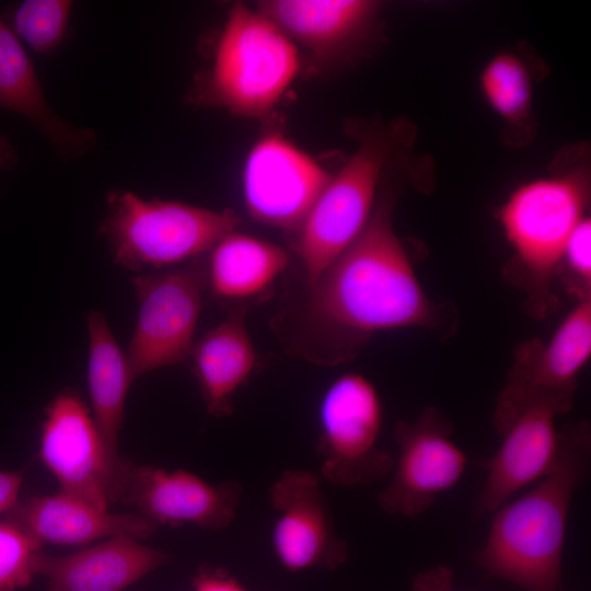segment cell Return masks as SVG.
Instances as JSON below:
<instances>
[{"label":"cell","instance_id":"obj_1","mask_svg":"<svg viewBox=\"0 0 591 591\" xmlns=\"http://www.w3.org/2000/svg\"><path fill=\"white\" fill-rule=\"evenodd\" d=\"M395 197L381 183L362 232L308 286L293 312L289 337L310 361H349L383 331L418 327L448 335L455 328L454 309L430 300L394 230Z\"/></svg>","mask_w":591,"mask_h":591},{"label":"cell","instance_id":"obj_2","mask_svg":"<svg viewBox=\"0 0 591 591\" xmlns=\"http://www.w3.org/2000/svg\"><path fill=\"white\" fill-rule=\"evenodd\" d=\"M591 466L587 421L560 430L555 467L521 497L494 512L475 563L524 591H563V553L570 506Z\"/></svg>","mask_w":591,"mask_h":591},{"label":"cell","instance_id":"obj_3","mask_svg":"<svg viewBox=\"0 0 591 591\" xmlns=\"http://www.w3.org/2000/svg\"><path fill=\"white\" fill-rule=\"evenodd\" d=\"M300 58L292 40L259 11H229L210 68L189 100L252 118L268 116L293 82Z\"/></svg>","mask_w":591,"mask_h":591},{"label":"cell","instance_id":"obj_4","mask_svg":"<svg viewBox=\"0 0 591 591\" xmlns=\"http://www.w3.org/2000/svg\"><path fill=\"white\" fill-rule=\"evenodd\" d=\"M589 198L587 173L575 171L523 184L498 211L513 251L508 279L526 293L528 310L535 317H544L556 304L552 282L570 234L587 217Z\"/></svg>","mask_w":591,"mask_h":591},{"label":"cell","instance_id":"obj_5","mask_svg":"<svg viewBox=\"0 0 591 591\" xmlns=\"http://www.w3.org/2000/svg\"><path fill=\"white\" fill-rule=\"evenodd\" d=\"M237 223L239 218L229 209L147 200L132 192L114 189L107 195V215L100 232L117 264L141 271L201 257Z\"/></svg>","mask_w":591,"mask_h":591},{"label":"cell","instance_id":"obj_6","mask_svg":"<svg viewBox=\"0 0 591 591\" xmlns=\"http://www.w3.org/2000/svg\"><path fill=\"white\" fill-rule=\"evenodd\" d=\"M397 139L394 127H376L362 135L359 146L332 175L297 231L296 252L306 286L359 236L367 225Z\"/></svg>","mask_w":591,"mask_h":591},{"label":"cell","instance_id":"obj_7","mask_svg":"<svg viewBox=\"0 0 591 591\" xmlns=\"http://www.w3.org/2000/svg\"><path fill=\"white\" fill-rule=\"evenodd\" d=\"M139 311L125 354L132 381L160 368L186 362L208 287L206 260L134 276Z\"/></svg>","mask_w":591,"mask_h":591},{"label":"cell","instance_id":"obj_8","mask_svg":"<svg viewBox=\"0 0 591 591\" xmlns=\"http://www.w3.org/2000/svg\"><path fill=\"white\" fill-rule=\"evenodd\" d=\"M322 476L351 487L389 475L394 456L380 445L383 405L375 385L355 372L341 374L324 392L318 406Z\"/></svg>","mask_w":591,"mask_h":591},{"label":"cell","instance_id":"obj_9","mask_svg":"<svg viewBox=\"0 0 591 591\" xmlns=\"http://www.w3.org/2000/svg\"><path fill=\"white\" fill-rule=\"evenodd\" d=\"M591 357V298L577 300L546 343L530 340L517 350L493 417L498 434L523 406L544 402L560 415L570 410L578 375Z\"/></svg>","mask_w":591,"mask_h":591},{"label":"cell","instance_id":"obj_10","mask_svg":"<svg viewBox=\"0 0 591 591\" xmlns=\"http://www.w3.org/2000/svg\"><path fill=\"white\" fill-rule=\"evenodd\" d=\"M452 436V424L433 407H426L415 420L396 426L398 454L391 480L378 495L384 512L417 518L461 480L468 457Z\"/></svg>","mask_w":591,"mask_h":591},{"label":"cell","instance_id":"obj_11","mask_svg":"<svg viewBox=\"0 0 591 591\" xmlns=\"http://www.w3.org/2000/svg\"><path fill=\"white\" fill-rule=\"evenodd\" d=\"M332 175L279 131H268L244 163V204L256 221L298 231Z\"/></svg>","mask_w":591,"mask_h":591},{"label":"cell","instance_id":"obj_12","mask_svg":"<svg viewBox=\"0 0 591 591\" xmlns=\"http://www.w3.org/2000/svg\"><path fill=\"white\" fill-rule=\"evenodd\" d=\"M241 488L234 482L210 484L185 471H167L123 459L111 502L134 506L157 524H193L220 531L234 519Z\"/></svg>","mask_w":591,"mask_h":591},{"label":"cell","instance_id":"obj_13","mask_svg":"<svg viewBox=\"0 0 591 591\" xmlns=\"http://www.w3.org/2000/svg\"><path fill=\"white\" fill-rule=\"evenodd\" d=\"M39 457L58 480L61 493L108 510L116 470L77 393L63 391L46 407Z\"/></svg>","mask_w":591,"mask_h":591},{"label":"cell","instance_id":"obj_14","mask_svg":"<svg viewBox=\"0 0 591 591\" xmlns=\"http://www.w3.org/2000/svg\"><path fill=\"white\" fill-rule=\"evenodd\" d=\"M269 501L275 511L271 548L286 570L336 569L348 559V545L334 528L315 473L283 472L269 488Z\"/></svg>","mask_w":591,"mask_h":591},{"label":"cell","instance_id":"obj_15","mask_svg":"<svg viewBox=\"0 0 591 591\" xmlns=\"http://www.w3.org/2000/svg\"><path fill=\"white\" fill-rule=\"evenodd\" d=\"M559 415L554 406L533 402L511 418L499 434L500 447L483 463L486 478L475 501V515L494 513L555 467L560 449Z\"/></svg>","mask_w":591,"mask_h":591},{"label":"cell","instance_id":"obj_16","mask_svg":"<svg viewBox=\"0 0 591 591\" xmlns=\"http://www.w3.org/2000/svg\"><path fill=\"white\" fill-rule=\"evenodd\" d=\"M42 545H86L115 536L143 540L159 528L141 513H112L65 493L20 499L5 514Z\"/></svg>","mask_w":591,"mask_h":591},{"label":"cell","instance_id":"obj_17","mask_svg":"<svg viewBox=\"0 0 591 591\" xmlns=\"http://www.w3.org/2000/svg\"><path fill=\"white\" fill-rule=\"evenodd\" d=\"M169 561L161 549L115 536L61 556L40 551L35 575L47 579L48 591H123Z\"/></svg>","mask_w":591,"mask_h":591},{"label":"cell","instance_id":"obj_18","mask_svg":"<svg viewBox=\"0 0 591 591\" xmlns=\"http://www.w3.org/2000/svg\"><path fill=\"white\" fill-rule=\"evenodd\" d=\"M379 4L368 0H269L257 11L313 56L331 60L371 28Z\"/></svg>","mask_w":591,"mask_h":591},{"label":"cell","instance_id":"obj_19","mask_svg":"<svg viewBox=\"0 0 591 591\" xmlns=\"http://www.w3.org/2000/svg\"><path fill=\"white\" fill-rule=\"evenodd\" d=\"M0 108L28 119L65 161L90 152L96 144L91 128L74 126L51 108L32 59L0 18Z\"/></svg>","mask_w":591,"mask_h":591},{"label":"cell","instance_id":"obj_20","mask_svg":"<svg viewBox=\"0 0 591 591\" xmlns=\"http://www.w3.org/2000/svg\"><path fill=\"white\" fill-rule=\"evenodd\" d=\"M244 315L243 308L231 313L195 340L189 352L207 412L216 417L231 414L234 394L256 364Z\"/></svg>","mask_w":591,"mask_h":591},{"label":"cell","instance_id":"obj_21","mask_svg":"<svg viewBox=\"0 0 591 591\" xmlns=\"http://www.w3.org/2000/svg\"><path fill=\"white\" fill-rule=\"evenodd\" d=\"M89 334L88 386L91 416L107 456L116 470L123 461L118 453L119 431L124 420L130 375L126 355L115 340L105 315L96 310L86 316Z\"/></svg>","mask_w":591,"mask_h":591},{"label":"cell","instance_id":"obj_22","mask_svg":"<svg viewBox=\"0 0 591 591\" xmlns=\"http://www.w3.org/2000/svg\"><path fill=\"white\" fill-rule=\"evenodd\" d=\"M288 263L281 246L233 231L210 251L207 285L219 299H250L267 291Z\"/></svg>","mask_w":591,"mask_h":591},{"label":"cell","instance_id":"obj_23","mask_svg":"<svg viewBox=\"0 0 591 591\" xmlns=\"http://www.w3.org/2000/svg\"><path fill=\"white\" fill-rule=\"evenodd\" d=\"M69 0H24L10 4L0 18L38 55H49L63 42L72 9Z\"/></svg>","mask_w":591,"mask_h":591},{"label":"cell","instance_id":"obj_24","mask_svg":"<svg viewBox=\"0 0 591 591\" xmlns=\"http://www.w3.org/2000/svg\"><path fill=\"white\" fill-rule=\"evenodd\" d=\"M480 86L490 107L508 123L519 125L529 117L531 79L525 65L514 55L495 56L483 69Z\"/></svg>","mask_w":591,"mask_h":591},{"label":"cell","instance_id":"obj_25","mask_svg":"<svg viewBox=\"0 0 591 591\" xmlns=\"http://www.w3.org/2000/svg\"><path fill=\"white\" fill-rule=\"evenodd\" d=\"M42 544L12 521H0V591H19L35 575Z\"/></svg>","mask_w":591,"mask_h":591},{"label":"cell","instance_id":"obj_26","mask_svg":"<svg viewBox=\"0 0 591 591\" xmlns=\"http://www.w3.org/2000/svg\"><path fill=\"white\" fill-rule=\"evenodd\" d=\"M568 292L577 300L591 298V222L584 217L570 234L558 268ZM557 274V275H558Z\"/></svg>","mask_w":591,"mask_h":591},{"label":"cell","instance_id":"obj_27","mask_svg":"<svg viewBox=\"0 0 591 591\" xmlns=\"http://www.w3.org/2000/svg\"><path fill=\"white\" fill-rule=\"evenodd\" d=\"M412 588L413 591H459L453 588L452 571L442 565L419 572Z\"/></svg>","mask_w":591,"mask_h":591},{"label":"cell","instance_id":"obj_28","mask_svg":"<svg viewBox=\"0 0 591 591\" xmlns=\"http://www.w3.org/2000/svg\"><path fill=\"white\" fill-rule=\"evenodd\" d=\"M193 591H246L233 577L221 570L205 569L194 578Z\"/></svg>","mask_w":591,"mask_h":591},{"label":"cell","instance_id":"obj_29","mask_svg":"<svg viewBox=\"0 0 591 591\" xmlns=\"http://www.w3.org/2000/svg\"><path fill=\"white\" fill-rule=\"evenodd\" d=\"M22 471H0V514H7L20 500Z\"/></svg>","mask_w":591,"mask_h":591},{"label":"cell","instance_id":"obj_30","mask_svg":"<svg viewBox=\"0 0 591 591\" xmlns=\"http://www.w3.org/2000/svg\"><path fill=\"white\" fill-rule=\"evenodd\" d=\"M18 163V154L12 144L0 135V169L11 170Z\"/></svg>","mask_w":591,"mask_h":591}]
</instances>
